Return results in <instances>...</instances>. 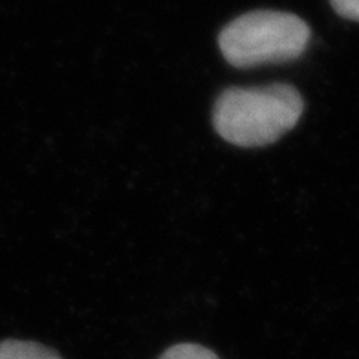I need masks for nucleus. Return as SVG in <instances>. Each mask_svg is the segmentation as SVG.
<instances>
[{"instance_id":"5","label":"nucleus","mask_w":359,"mask_h":359,"mask_svg":"<svg viewBox=\"0 0 359 359\" xmlns=\"http://www.w3.org/2000/svg\"><path fill=\"white\" fill-rule=\"evenodd\" d=\"M330 4L339 17L359 22V0H330Z\"/></svg>"},{"instance_id":"1","label":"nucleus","mask_w":359,"mask_h":359,"mask_svg":"<svg viewBox=\"0 0 359 359\" xmlns=\"http://www.w3.org/2000/svg\"><path fill=\"white\" fill-rule=\"evenodd\" d=\"M304 112V101L290 85L227 88L213 109L215 130L236 147L253 149L279 142Z\"/></svg>"},{"instance_id":"2","label":"nucleus","mask_w":359,"mask_h":359,"mask_svg":"<svg viewBox=\"0 0 359 359\" xmlns=\"http://www.w3.org/2000/svg\"><path fill=\"white\" fill-rule=\"evenodd\" d=\"M308 43V24L286 11H250L231 20L218 35L224 59L235 68L293 61L303 55Z\"/></svg>"},{"instance_id":"4","label":"nucleus","mask_w":359,"mask_h":359,"mask_svg":"<svg viewBox=\"0 0 359 359\" xmlns=\"http://www.w3.org/2000/svg\"><path fill=\"white\" fill-rule=\"evenodd\" d=\"M160 359H220L215 352L205 346L194 345V343H180L170 346L160 355Z\"/></svg>"},{"instance_id":"3","label":"nucleus","mask_w":359,"mask_h":359,"mask_svg":"<svg viewBox=\"0 0 359 359\" xmlns=\"http://www.w3.org/2000/svg\"><path fill=\"white\" fill-rule=\"evenodd\" d=\"M0 359H62L48 346L34 341L4 339L0 341Z\"/></svg>"}]
</instances>
